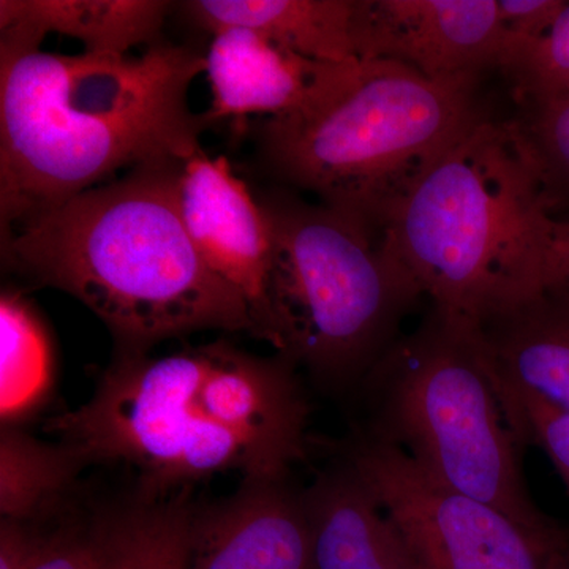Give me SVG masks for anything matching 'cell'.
I'll return each instance as SVG.
<instances>
[{
	"instance_id": "1",
	"label": "cell",
	"mask_w": 569,
	"mask_h": 569,
	"mask_svg": "<svg viewBox=\"0 0 569 569\" xmlns=\"http://www.w3.org/2000/svg\"><path fill=\"white\" fill-rule=\"evenodd\" d=\"M310 403L298 367L227 340L174 353H118L88 402L48 430L86 466L137 473L138 498L159 500L236 471L287 479L305 459Z\"/></svg>"
},
{
	"instance_id": "2",
	"label": "cell",
	"mask_w": 569,
	"mask_h": 569,
	"mask_svg": "<svg viewBox=\"0 0 569 569\" xmlns=\"http://www.w3.org/2000/svg\"><path fill=\"white\" fill-rule=\"evenodd\" d=\"M204 69L200 51L162 40L140 56L0 52L2 231L119 170L203 151L189 89Z\"/></svg>"
},
{
	"instance_id": "3",
	"label": "cell",
	"mask_w": 569,
	"mask_h": 569,
	"mask_svg": "<svg viewBox=\"0 0 569 569\" xmlns=\"http://www.w3.org/2000/svg\"><path fill=\"white\" fill-rule=\"evenodd\" d=\"M182 164H141L2 231L3 264L78 299L118 353L198 331L253 336L246 299L204 263L183 224Z\"/></svg>"
},
{
	"instance_id": "4",
	"label": "cell",
	"mask_w": 569,
	"mask_h": 569,
	"mask_svg": "<svg viewBox=\"0 0 569 569\" xmlns=\"http://www.w3.org/2000/svg\"><path fill=\"white\" fill-rule=\"evenodd\" d=\"M549 217L515 127L488 118L376 227L437 312L479 326L538 293Z\"/></svg>"
},
{
	"instance_id": "5",
	"label": "cell",
	"mask_w": 569,
	"mask_h": 569,
	"mask_svg": "<svg viewBox=\"0 0 569 569\" xmlns=\"http://www.w3.org/2000/svg\"><path fill=\"white\" fill-rule=\"evenodd\" d=\"M479 74L430 80L391 61L348 63L312 107L252 129L277 181L376 227L381 213L488 116Z\"/></svg>"
},
{
	"instance_id": "6",
	"label": "cell",
	"mask_w": 569,
	"mask_h": 569,
	"mask_svg": "<svg viewBox=\"0 0 569 569\" xmlns=\"http://www.w3.org/2000/svg\"><path fill=\"white\" fill-rule=\"evenodd\" d=\"M257 198L272 242L266 342L332 391L366 381L425 295L362 217L282 189Z\"/></svg>"
},
{
	"instance_id": "7",
	"label": "cell",
	"mask_w": 569,
	"mask_h": 569,
	"mask_svg": "<svg viewBox=\"0 0 569 569\" xmlns=\"http://www.w3.org/2000/svg\"><path fill=\"white\" fill-rule=\"evenodd\" d=\"M366 381L377 400L369 432L402 448L438 481L523 526L557 527L523 481L522 440L477 326L433 309L418 331L389 348Z\"/></svg>"
},
{
	"instance_id": "8",
	"label": "cell",
	"mask_w": 569,
	"mask_h": 569,
	"mask_svg": "<svg viewBox=\"0 0 569 569\" xmlns=\"http://www.w3.org/2000/svg\"><path fill=\"white\" fill-rule=\"evenodd\" d=\"M346 460L421 569H548L569 546L561 527L523 526L438 481L402 448L369 430L355 438Z\"/></svg>"
},
{
	"instance_id": "9",
	"label": "cell",
	"mask_w": 569,
	"mask_h": 569,
	"mask_svg": "<svg viewBox=\"0 0 569 569\" xmlns=\"http://www.w3.org/2000/svg\"><path fill=\"white\" fill-rule=\"evenodd\" d=\"M359 61H391L430 80L501 66L498 0H356Z\"/></svg>"
},
{
	"instance_id": "10",
	"label": "cell",
	"mask_w": 569,
	"mask_h": 569,
	"mask_svg": "<svg viewBox=\"0 0 569 569\" xmlns=\"http://www.w3.org/2000/svg\"><path fill=\"white\" fill-rule=\"evenodd\" d=\"M178 203L198 253L246 299L253 336L266 340L272 242L257 194L233 173L227 157L201 151L182 164Z\"/></svg>"
},
{
	"instance_id": "11",
	"label": "cell",
	"mask_w": 569,
	"mask_h": 569,
	"mask_svg": "<svg viewBox=\"0 0 569 569\" xmlns=\"http://www.w3.org/2000/svg\"><path fill=\"white\" fill-rule=\"evenodd\" d=\"M186 569H310L302 492L287 479H242L227 500L197 505Z\"/></svg>"
},
{
	"instance_id": "12",
	"label": "cell",
	"mask_w": 569,
	"mask_h": 569,
	"mask_svg": "<svg viewBox=\"0 0 569 569\" xmlns=\"http://www.w3.org/2000/svg\"><path fill=\"white\" fill-rule=\"evenodd\" d=\"M204 58L212 93L211 108L201 112L206 127L231 118L276 119L305 111L350 63L310 61L242 28L212 33Z\"/></svg>"
},
{
	"instance_id": "13",
	"label": "cell",
	"mask_w": 569,
	"mask_h": 569,
	"mask_svg": "<svg viewBox=\"0 0 569 569\" xmlns=\"http://www.w3.org/2000/svg\"><path fill=\"white\" fill-rule=\"evenodd\" d=\"M310 569H421L376 497L350 463L302 490Z\"/></svg>"
},
{
	"instance_id": "14",
	"label": "cell",
	"mask_w": 569,
	"mask_h": 569,
	"mask_svg": "<svg viewBox=\"0 0 569 569\" xmlns=\"http://www.w3.org/2000/svg\"><path fill=\"white\" fill-rule=\"evenodd\" d=\"M174 3L163 0H2L0 52L40 50L48 33L82 41L92 54H129L160 41Z\"/></svg>"
},
{
	"instance_id": "15",
	"label": "cell",
	"mask_w": 569,
	"mask_h": 569,
	"mask_svg": "<svg viewBox=\"0 0 569 569\" xmlns=\"http://www.w3.org/2000/svg\"><path fill=\"white\" fill-rule=\"evenodd\" d=\"M477 328L501 385L569 415V307L533 295Z\"/></svg>"
},
{
	"instance_id": "16",
	"label": "cell",
	"mask_w": 569,
	"mask_h": 569,
	"mask_svg": "<svg viewBox=\"0 0 569 569\" xmlns=\"http://www.w3.org/2000/svg\"><path fill=\"white\" fill-rule=\"evenodd\" d=\"M178 6L190 24L209 36L250 29L310 61H359L356 0H189Z\"/></svg>"
},
{
	"instance_id": "17",
	"label": "cell",
	"mask_w": 569,
	"mask_h": 569,
	"mask_svg": "<svg viewBox=\"0 0 569 569\" xmlns=\"http://www.w3.org/2000/svg\"><path fill=\"white\" fill-rule=\"evenodd\" d=\"M194 507L186 490L99 512L100 569H186Z\"/></svg>"
},
{
	"instance_id": "18",
	"label": "cell",
	"mask_w": 569,
	"mask_h": 569,
	"mask_svg": "<svg viewBox=\"0 0 569 569\" xmlns=\"http://www.w3.org/2000/svg\"><path fill=\"white\" fill-rule=\"evenodd\" d=\"M84 463L71 449L40 441L11 425L0 433L2 519L52 523L66 516L70 493Z\"/></svg>"
},
{
	"instance_id": "19",
	"label": "cell",
	"mask_w": 569,
	"mask_h": 569,
	"mask_svg": "<svg viewBox=\"0 0 569 569\" xmlns=\"http://www.w3.org/2000/svg\"><path fill=\"white\" fill-rule=\"evenodd\" d=\"M3 418L20 415L43 391L50 347L43 325L21 295L6 291L0 299Z\"/></svg>"
},
{
	"instance_id": "20",
	"label": "cell",
	"mask_w": 569,
	"mask_h": 569,
	"mask_svg": "<svg viewBox=\"0 0 569 569\" xmlns=\"http://www.w3.org/2000/svg\"><path fill=\"white\" fill-rule=\"evenodd\" d=\"M515 127L549 213L569 211V96L519 99Z\"/></svg>"
},
{
	"instance_id": "21",
	"label": "cell",
	"mask_w": 569,
	"mask_h": 569,
	"mask_svg": "<svg viewBox=\"0 0 569 569\" xmlns=\"http://www.w3.org/2000/svg\"><path fill=\"white\" fill-rule=\"evenodd\" d=\"M519 99L556 96L569 80V2L552 26L507 71Z\"/></svg>"
},
{
	"instance_id": "22",
	"label": "cell",
	"mask_w": 569,
	"mask_h": 569,
	"mask_svg": "<svg viewBox=\"0 0 569 569\" xmlns=\"http://www.w3.org/2000/svg\"><path fill=\"white\" fill-rule=\"evenodd\" d=\"M500 388L520 440L538 445L548 455L569 492V415L529 392L501 383Z\"/></svg>"
},
{
	"instance_id": "23",
	"label": "cell",
	"mask_w": 569,
	"mask_h": 569,
	"mask_svg": "<svg viewBox=\"0 0 569 569\" xmlns=\"http://www.w3.org/2000/svg\"><path fill=\"white\" fill-rule=\"evenodd\" d=\"M565 6L567 0H498L503 73L545 36Z\"/></svg>"
},
{
	"instance_id": "24",
	"label": "cell",
	"mask_w": 569,
	"mask_h": 569,
	"mask_svg": "<svg viewBox=\"0 0 569 569\" xmlns=\"http://www.w3.org/2000/svg\"><path fill=\"white\" fill-rule=\"evenodd\" d=\"M66 516L56 522L32 569H100L97 515L82 519Z\"/></svg>"
},
{
	"instance_id": "25",
	"label": "cell",
	"mask_w": 569,
	"mask_h": 569,
	"mask_svg": "<svg viewBox=\"0 0 569 569\" xmlns=\"http://www.w3.org/2000/svg\"><path fill=\"white\" fill-rule=\"evenodd\" d=\"M569 307V211L550 213L538 295Z\"/></svg>"
},
{
	"instance_id": "26",
	"label": "cell",
	"mask_w": 569,
	"mask_h": 569,
	"mask_svg": "<svg viewBox=\"0 0 569 569\" xmlns=\"http://www.w3.org/2000/svg\"><path fill=\"white\" fill-rule=\"evenodd\" d=\"M56 522L44 526L0 519V569H32L47 548Z\"/></svg>"
},
{
	"instance_id": "27",
	"label": "cell",
	"mask_w": 569,
	"mask_h": 569,
	"mask_svg": "<svg viewBox=\"0 0 569 569\" xmlns=\"http://www.w3.org/2000/svg\"><path fill=\"white\" fill-rule=\"evenodd\" d=\"M548 569H569V546L553 557Z\"/></svg>"
},
{
	"instance_id": "28",
	"label": "cell",
	"mask_w": 569,
	"mask_h": 569,
	"mask_svg": "<svg viewBox=\"0 0 569 569\" xmlns=\"http://www.w3.org/2000/svg\"><path fill=\"white\" fill-rule=\"evenodd\" d=\"M556 96H569V80L565 82L563 88H561L560 91L556 93Z\"/></svg>"
}]
</instances>
